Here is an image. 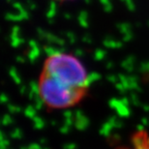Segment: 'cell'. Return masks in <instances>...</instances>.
I'll use <instances>...</instances> for the list:
<instances>
[{"label": "cell", "mask_w": 149, "mask_h": 149, "mask_svg": "<svg viewBox=\"0 0 149 149\" xmlns=\"http://www.w3.org/2000/svg\"><path fill=\"white\" fill-rule=\"evenodd\" d=\"M91 79L82 61L73 53L55 52L47 55L37 81L41 103L49 111L80 105L90 92Z\"/></svg>", "instance_id": "cell-1"}, {"label": "cell", "mask_w": 149, "mask_h": 149, "mask_svg": "<svg viewBox=\"0 0 149 149\" xmlns=\"http://www.w3.org/2000/svg\"><path fill=\"white\" fill-rule=\"evenodd\" d=\"M55 2H58V3H66V2H71V1H74V0H53Z\"/></svg>", "instance_id": "cell-3"}, {"label": "cell", "mask_w": 149, "mask_h": 149, "mask_svg": "<svg viewBox=\"0 0 149 149\" xmlns=\"http://www.w3.org/2000/svg\"><path fill=\"white\" fill-rule=\"evenodd\" d=\"M115 149H149V131L139 129L130 138L129 143L120 145Z\"/></svg>", "instance_id": "cell-2"}]
</instances>
